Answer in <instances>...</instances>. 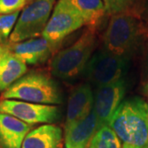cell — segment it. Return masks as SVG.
<instances>
[{
    "instance_id": "obj_1",
    "label": "cell",
    "mask_w": 148,
    "mask_h": 148,
    "mask_svg": "<svg viewBox=\"0 0 148 148\" xmlns=\"http://www.w3.org/2000/svg\"><path fill=\"white\" fill-rule=\"evenodd\" d=\"M108 126L123 148H148V101L140 96L123 100Z\"/></svg>"
},
{
    "instance_id": "obj_2",
    "label": "cell",
    "mask_w": 148,
    "mask_h": 148,
    "mask_svg": "<svg viewBox=\"0 0 148 148\" xmlns=\"http://www.w3.org/2000/svg\"><path fill=\"white\" fill-rule=\"evenodd\" d=\"M148 39L147 23L132 12L111 16L103 35L104 49L120 57L131 58Z\"/></svg>"
},
{
    "instance_id": "obj_3",
    "label": "cell",
    "mask_w": 148,
    "mask_h": 148,
    "mask_svg": "<svg viewBox=\"0 0 148 148\" xmlns=\"http://www.w3.org/2000/svg\"><path fill=\"white\" fill-rule=\"evenodd\" d=\"M2 100H16L41 105H60L63 96L60 88L48 74L31 72L3 91Z\"/></svg>"
},
{
    "instance_id": "obj_4",
    "label": "cell",
    "mask_w": 148,
    "mask_h": 148,
    "mask_svg": "<svg viewBox=\"0 0 148 148\" xmlns=\"http://www.w3.org/2000/svg\"><path fill=\"white\" fill-rule=\"evenodd\" d=\"M96 44V30L87 27L72 45L53 56L49 63L51 74L63 80L79 76L86 69Z\"/></svg>"
},
{
    "instance_id": "obj_5",
    "label": "cell",
    "mask_w": 148,
    "mask_h": 148,
    "mask_svg": "<svg viewBox=\"0 0 148 148\" xmlns=\"http://www.w3.org/2000/svg\"><path fill=\"white\" fill-rule=\"evenodd\" d=\"M55 0H33L18 16L8 43H18L42 36Z\"/></svg>"
},
{
    "instance_id": "obj_6",
    "label": "cell",
    "mask_w": 148,
    "mask_h": 148,
    "mask_svg": "<svg viewBox=\"0 0 148 148\" xmlns=\"http://www.w3.org/2000/svg\"><path fill=\"white\" fill-rule=\"evenodd\" d=\"M130 58L120 57L102 49L95 53L86 67V76L95 86L101 87L124 78Z\"/></svg>"
},
{
    "instance_id": "obj_7",
    "label": "cell",
    "mask_w": 148,
    "mask_h": 148,
    "mask_svg": "<svg viewBox=\"0 0 148 148\" xmlns=\"http://www.w3.org/2000/svg\"><path fill=\"white\" fill-rule=\"evenodd\" d=\"M0 113L7 114L29 125L53 124L61 119V111L56 106L35 104L16 100L0 101Z\"/></svg>"
},
{
    "instance_id": "obj_8",
    "label": "cell",
    "mask_w": 148,
    "mask_h": 148,
    "mask_svg": "<svg viewBox=\"0 0 148 148\" xmlns=\"http://www.w3.org/2000/svg\"><path fill=\"white\" fill-rule=\"evenodd\" d=\"M83 25L78 12L66 0H58L41 36L53 44L61 45L66 37Z\"/></svg>"
},
{
    "instance_id": "obj_9",
    "label": "cell",
    "mask_w": 148,
    "mask_h": 148,
    "mask_svg": "<svg viewBox=\"0 0 148 148\" xmlns=\"http://www.w3.org/2000/svg\"><path fill=\"white\" fill-rule=\"evenodd\" d=\"M126 90L127 83L124 78L96 88L93 110L100 128L108 126L112 116L123 101Z\"/></svg>"
},
{
    "instance_id": "obj_10",
    "label": "cell",
    "mask_w": 148,
    "mask_h": 148,
    "mask_svg": "<svg viewBox=\"0 0 148 148\" xmlns=\"http://www.w3.org/2000/svg\"><path fill=\"white\" fill-rule=\"evenodd\" d=\"M8 49L24 64L30 65L45 63L60 45L53 44L43 36L18 43H8Z\"/></svg>"
},
{
    "instance_id": "obj_11",
    "label": "cell",
    "mask_w": 148,
    "mask_h": 148,
    "mask_svg": "<svg viewBox=\"0 0 148 148\" xmlns=\"http://www.w3.org/2000/svg\"><path fill=\"white\" fill-rule=\"evenodd\" d=\"M94 94L87 83L79 85L69 95L64 128L84 119L93 110Z\"/></svg>"
},
{
    "instance_id": "obj_12",
    "label": "cell",
    "mask_w": 148,
    "mask_h": 148,
    "mask_svg": "<svg viewBox=\"0 0 148 148\" xmlns=\"http://www.w3.org/2000/svg\"><path fill=\"white\" fill-rule=\"evenodd\" d=\"M100 129L94 110L84 119L64 128L65 148H89L91 139Z\"/></svg>"
},
{
    "instance_id": "obj_13",
    "label": "cell",
    "mask_w": 148,
    "mask_h": 148,
    "mask_svg": "<svg viewBox=\"0 0 148 148\" xmlns=\"http://www.w3.org/2000/svg\"><path fill=\"white\" fill-rule=\"evenodd\" d=\"M62 128L54 124H43L28 132L21 148H64Z\"/></svg>"
},
{
    "instance_id": "obj_14",
    "label": "cell",
    "mask_w": 148,
    "mask_h": 148,
    "mask_svg": "<svg viewBox=\"0 0 148 148\" xmlns=\"http://www.w3.org/2000/svg\"><path fill=\"white\" fill-rule=\"evenodd\" d=\"M32 126L15 117L0 113V145L3 148H21Z\"/></svg>"
},
{
    "instance_id": "obj_15",
    "label": "cell",
    "mask_w": 148,
    "mask_h": 148,
    "mask_svg": "<svg viewBox=\"0 0 148 148\" xmlns=\"http://www.w3.org/2000/svg\"><path fill=\"white\" fill-rule=\"evenodd\" d=\"M27 71V64L14 56L5 45L0 61V91L7 90L11 85L23 77Z\"/></svg>"
},
{
    "instance_id": "obj_16",
    "label": "cell",
    "mask_w": 148,
    "mask_h": 148,
    "mask_svg": "<svg viewBox=\"0 0 148 148\" xmlns=\"http://www.w3.org/2000/svg\"><path fill=\"white\" fill-rule=\"evenodd\" d=\"M78 12L84 25L88 28L97 29L106 16V11L102 0H66Z\"/></svg>"
},
{
    "instance_id": "obj_17",
    "label": "cell",
    "mask_w": 148,
    "mask_h": 148,
    "mask_svg": "<svg viewBox=\"0 0 148 148\" xmlns=\"http://www.w3.org/2000/svg\"><path fill=\"white\" fill-rule=\"evenodd\" d=\"M89 148H123L115 132L109 126L101 127L91 139Z\"/></svg>"
},
{
    "instance_id": "obj_18",
    "label": "cell",
    "mask_w": 148,
    "mask_h": 148,
    "mask_svg": "<svg viewBox=\"0 0 148 148\" xmlns=\"http://www.w3.org/2000/svg\"><path fill=\"white\" fill-rule=\"evenodd\" d=\"M20 12L12 14H0V45L8 43L9 37L14 29Z\"/></svg>"
},
{
    "instance_id": "obj_19",
    "label": "cell",
    "mask_w": 148,
    "mask_h": 148,
    "mask_svg": "<svg viewBox=\"0 0 148 148\" xmlns=\"http://www.w3.org/2000/svg\"><path fill=\"white\" fill-rule=\"evenodd\" d=\"M106 13L109 15H115L119 13L132 12L138 3V0H102Z\"/></svg>"
},
{
    "instance_id": "obj_20",
    "label": "cell",
    "mask_w": 148,
    "mask_h": 148,
    "mask_svg": "<svg viewBox=\"0 0 148 148\" xmlns=\"http://www.w3.org/2000/svg\"><path fill=\"white\" fill-rule=\"evenodd\" d=\"M33 0H0V14H12L24 9Z\"/></svg>"
},
{
    "instance_id": "obj_21",
    "label": "cell",
    "mask_w": 148,
    "mask_h": 148,
    "mask_svg": "<svg viewBox=\"0 0 148 148\" xmlns=\"http://www.w3.org/2000/svg\"><path fill=\"white\" fill-rule=\"evenodd\" d=\"M143 19L148 23V0H145V3L143 6Z\"/></svg>"
},
{
    "instance_id": "obj_22",
    "label": "cell",
    "mask_w": 148,
    "mask_h": 148,
    "mask_svg": "<svg viewBox=\"0 0 148 148\" xmlns=\"http://www.w3.org/2000/svg\"><path fill=\"white\" fill-rule=\"evenodd\" d=\"M144 70H145V79L146 81L148 80V49L147 51V55H146V58H145V65H144ZM145 81V82H146Z\"/></svg>"
},
{
    "instance_id": "obj_23",
    "label": "cell",
    "mask_w": 148,
    "mask_h": 148,
    "mask_svg": "<svg viewBox=\"0 0 148 148\" xmlns=\"http://www.w3.org/2000/svg\"><path fill=\"white\" fill-rule=\"evenodd\" d=\"M143 94L146 95L148 99V80L145 82L144 86H143Z\"/></svg>"
},
{
    "instance_id": "obj_24",
    "label": "cell",
    "mask_w": 148,
    "mask_h": 148,
    "mask_svg": "<svg viewBox=\"0 0 148 148\" xmlns=\"http://www.w3.org/2000/svg\"><path fill=\"white\" fill-rule=\"evenodd\" d=\"M5 45H0V61H1V58L3 57V52H4Z\"/></svg>"
},
{
    "instance_id": "obj_25",
    "label": "cell",
    "mask_w": 148,
    "mask_h": 148,
    "mask_svg": "<svg viewBox=\"0 0 148 148\" xmlns=\"http://www.w3.org/2000/svg\"><path fill=\"white\" fill-rule=\"evenodd\" d=\"M0 148H3V147H1V145H0Z\"/></svg>"
}]
</instances>
